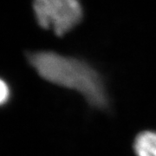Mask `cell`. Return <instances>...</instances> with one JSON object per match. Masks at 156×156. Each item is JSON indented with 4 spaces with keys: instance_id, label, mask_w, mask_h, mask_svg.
<instances>
[{
    "instance_id": "6da1fadb",
    "label": "cell",
    "mask_w": 156,
    "mask_h": 156,
    "mask_svg": "<svg viewBox=\"0 0 156 156\" xmlns=\"http://www.w3.org/2000/svg\"><path fill=\"white\" fill-rule=\"evenodd\" d=\"M27 59L45 81L81 94L94 108H109L110 101L104 81L88 62L47 50L30 52L27 55Z\"/></svg>"
},
{
    "instance_id": "7a4b0ae2",
    "label": "cell",
    "mask_w": 156,
    "mask_h": 156,
    "mask_svg": "<svg viewBox=\"0 0 156 156\" xmlns=\"http://www.w3.org/2000/svg\"><path fill=\"white\" fill-rule=\"evenodd\" d=\"M32 8L39 26L57 37L71 31L83 18L81 0H32Z\"/></svg>"
},
{
    "instance_id": "3957f363",
    "label": "cell",
    "mask_w": 156,
    "mask_h": 156,
    "mask_svg": "<svg viewBox=\"0 0 156 156\" xmlns=\"http://www.w3.org/2000/svg\"><path fill=\"white\" fill-rule=\"evenodd\" d=\"M134 150L136 156H156V132L140 133L134 140Z\"/></svg>"
},
{
    "instance_id": "277c9868",
    "label": "cell",
    "mask_w": 156,
    "mask_h": 156,
    "mask_svg": "<svg viewBox=\"0 0 156 156\" xmlns=\"http://www.w3.org/2000/svg\"><path fill=\"white\" fill-rule=\"evenodd\" d=\"M11 96V90L5 81L0 78V106L5 105Z\"/></svg>"
}]
</instances>
